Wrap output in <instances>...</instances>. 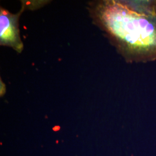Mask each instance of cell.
Returning a JSON list of instances; mask_svg holds the SVG:
<instances>
[{
  "label": "cell",
  "mask_w": 156,
  "mask_h": 156,
  "mask_svg": "<svg viewBox=\"0 0 156 156\" xmlns=\"http://www.w3.org/2000/svg\"><path fill=\"white\" fill-rule=\"evenodd\" d=\"M95 20L128 62L156 61V1H101Z\"/></svg>",
  "instance_id": "6da1fadb"
},
{
  "label": "cell",
  "mask_w": 156,
  "mask_h": 156,
  "mask_svg": "<svg viewBox=\"0 0 156 156\" xmlns=\"http://www.w3.org/2000/svg\"><path fill=\"white\" fill-rule=\"evenodd\" d=\"M18 15H14L1 8L0 12V44L11 47L18 53L23 49L18 25Z\"/></svg>",
  "instance_id": "7a4b0ae2"
}]
</instances>
